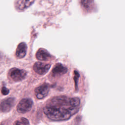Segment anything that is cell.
I'll return each instance as SVG.
<instances>
[{
    "mask_svg": "<svg viewBox=\"0 0 125 125\" xmlns=\"http://www.w3.org/2000/svg\"><path fill=\"white\" fill-rule=\"evenodd\" d=\"M81 101L77 97L58 96L49 99L46 103L43 112L53 121H62L70 119L79 110Z\"/></svg>",
    "mask_w": 125,
    "mask_h": 125,
    "instance_id": "1",
    "label": "cell"
},
{
    "mask_svg": "<svg viewBox=\"0 0 125 125\" xmlns=\"http://www.w3.org/2000/svg\"><path fill=\"white\" fill-rule=\"evenodd\" d=\"M33 105V102L30 98H26L21 100L17 106V110L20 113H25L29 111Z\"/></svg>",
    "mask_w": 125,
    "mask_h": 125,
    "instance_id": "2",
    "label": "cell"
},
{
    "mask_svg": "<svg viewBox=\"0 0 125 125\" xmlns=\"http://www.w3.org/2000/svg\"><path fill=\"white\" fill-rule=\"evenodd\" d=\"M9 76L15 82H19L23 80L26 76L27 72L24 69L17 68H13L9 71Z\"/></svg>",
    "mask_w": 125,
    "mask_h": 125,
    "instance_id": "3",
    "label": "cell"
},
{
    "mask_svg": "<svg viewBox=\"0 0 125 125\" xmlns=\"http://www.w3.org/2000/svg\"><path fill=\"white\" fill-rule=\"evenodd\" d=\"M50 89V86L47 83H44L35 89V94L38 99H42L45 98L48 94Z\"/></svg>",
    "mask_w": 125,
    "mask_h": 125,
    "instance_id": "4",
    "label": "cell"
},
{
    "mask_svg": "<svg viewBox=\"0 0 125 125\" xmlns=\"http://www.w3.org/2000/svg\"><path fill=\"white\" fill-rule=\"evenodd\" d=\"M50 66V64L38 62L34 64L33 70L39 75H43L49 71Z\"/></svg>",
    "mask_w": 125,
    "mask_h": 125,
    "instance_id": "5",
    "label": "cell"
},
{
    "mask_svg": "<svg viewBox=\"0 0 125 125\" xmlns=\"http://www.w3.org/2000/svg\"><path fill=\"white\" fill-rule=\"evenodd\" d=\"M15 103V99L10 97L3 100L0 104V110L2 112L10 111L14 106Z\"/></svg>",
    "mask_w": 125,
    "mask_h": 125,
    "instance_id": "6",
    "label": "cell"
},
{
    "mask_svg": "<svg viewBox=\"0 0 125 125\" xmlns=\"http://www.w3.org/2000/svg\"><path fill=\"white\" fill-rule=\"evenodd\" d=\"M36 58L40 61H49L54 59V57L44 48H40L36 54Z\"/></svg>",
    "mask_w": 125,
    "mask_h": 125,
    "instance_id": "7",
    "label": "cell"
},
{
    "mask_svg": "<svg viewBox=\"0 0 125 125\" xmlns=\"http://www.w3.org/2000/svg\"><path fill=\"white\" fill-rule=\"evenodd\" d=\"M68 71V68L61 63H57L52 70V75L53 77H58L65 74Z\"/></svg>",
    "mask_w": 125,
    "mask_h": 125,
    "instance_id": "8",
    "label": "cell"
},
{
    "mask_svg": "<svg viewBox=\"0 0 125 125\" xmlns=\"http://www.w3.org/2000/svg\"><path fill=\"white\" fill-rule=\"evenodd\" d=\"M35 0H17L16 7L20 11H23L30 7Z\"/></svg>",
    "mask_w": 125,
    "mask_h": 125,
    "instance_id": "9",
    "label": "cell"
},
{
    "mask_svg": "<svg viewBox=\"0 0 125 125\" xmlns=\"http://www.w3.org/2000/svg\"><path fill=\"white\" fill-rule=\"evenodd\" d=\"M27 46L25 42H22L19 44L16 51V57L17 59H22L24 58L27 52Z\"/></svg>",
    "mask_w": 125,
    "mask_h": 125,
    "instance_id": "10",
    "label": "cell"
},
{
    "mask_svg": "<svg viewBox=\"0 0 125 125\" xmlns=\"http://www.w3.org/2000/svg\"><path fill=\"white\" fill-rule=\"evenodd\" d=\"M82 7L86 11H90L93 8L94 0H81Z\"/></svg>",
    "mask_w": 125,
    "mask_h": 125,
    "instance_id": "11",
    "label": "cell"
},
{
    "mask_svg": "<svg viewBox=\"0 0 125 125\" xmlns=\"http://www.w3.org/2000/svg\"><path fill=\"white\" fill-rule=\"evenodd\" d=\"M14 125H29V122L27 119L21 117L14 122Z\"/></svg>",
    "mask_w": 125,
    "mask_h": 125,
    "instance_id": "12",
    "label": "cell"
},
{
    "mask_svg": "<svg viewBox=\"0 0 125 125\" xmlns=\"http://www.w3.org/2000/svg\"><path fill=\"white\" fill-rule=\"evenodd\" d=\"M74 82H75V88H76V89H77L78 82V79H79L80 75H79V72L76 70H75L74 71Z\"/></svg>",
    "mask_w": 125,
    "mask_h": 125,
    "instance_id": "13",
    "label": "cell"
},
{
    "mask_svg": "<svg viewBox=\"0 0 125 125\" xmlns=\"http://www.w3.org/2000/svg\"><path fill=\"white\" fill-rule=\"evenodd\" d=\"M1 93L3 95H7L9 93V90L5 86H2L0 89Z\"/></svg>",
    "mask_w": 125,
    "mask_h": 125,
    "instance_id": "14",
    "label": "cell"
},
{
    "mask_svg": "<svg viewBox=\"0 0 125 125\" xmlns=\"http://www.w3.org/2000/svg\"><path fill=\"white\" fill-rule=\"evenodd\" d=\"M0 125H4V124H1Z\"/></svg>",
    "mask_w": 125,
    "mask_h": 125,
    "instance_id": "15",
    "label": "cell"
}]
</instances>
